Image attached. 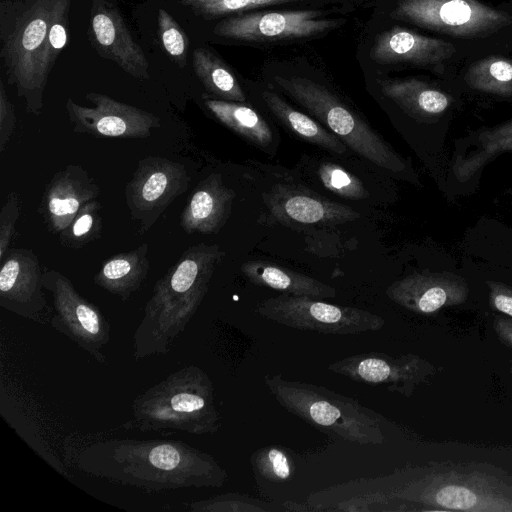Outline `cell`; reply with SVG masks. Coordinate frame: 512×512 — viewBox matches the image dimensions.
Wrapping results in <instances>:
<instances>
[{"label":"cell","mask_w":512,"mask_h":512,"mask_svg":"<svg viewBox=\"0 0 512 512\" xmlns=\"http://www.w3.org/2000/svg\"><path fill=\"white\" fill-rule=\"evenodd\" d=\"M158 32L166 53L181 67L186 65L188 38L165 9H158Z\"/></svg>","instance_id":"cell-34"},{"label":"cell","mask_w":512,"mask_h":512,"mask_svg":"<svg viewBox=\"0 0 512 512\" xmlns=\"http://www.w3.org/2000/svg\"><path fill=\"white\" fill-rule=\"evenodd\" d=\"M204 104L218 121L245 140L259 147L272 143L273 133L269 124L245 103L206 98Z\"/></svg>","instance_id":"cell-25"},{"label":"cell","mask_w":512,"mask_h":512,"mask_svg":"<svg viewBox=\"0 0 512 512\" xmlns=\"http://www.w3.org/2000/svg\"><path fill=\"white\" fill-rule=\"evenodd\" d=\"M315 10L266 11L232 15L213 28L219 37L240 41H270L311 37L334 28Z\"/></svg>","instance_id":"cell-14"},{"label":"cell","mask_w":512,"mask_h":512,"mask_svg":"<svg viewBox=\"0 0 512 512\" xmlns=\"http://www.w3.org/2000/svg\"><path fill=\"white\" fill-rule=\"evenodd\" d=\"M16 115L14 107L6 93L4 84L0 81V152L2 153L14 133Z\"/></svg>","instance_id":"cell-36"},{"label":"cell","mask_w":512,"mask_h":512,"mask_svg":"<svg viewBox=\"0 0 512 512\" xmlns=\"http://www.w3.org/2000/svg\"><path fill=\"white\" fill-rule=\"evenodd\" d=\"M391 16L464 38L486 37L512 22L509 14L477 0H399Z\"/></svg>","instance_id":"cell-9"},{"label":"cell","mask_w":512,"mask_h":512,"mask_svg":"<svg viewBox=\"0 0 512 512\" xmlns=\"http://www.w3.org/2000/svg\"><path fill=\"white\" fill-rule=\"evenodd\" d=\"M193 68L205 89L221 100L246 102V96L227 65L207 48L193 51Z\"/></svg>","instance_id":"cell-27"},{"label":"cell","mask_w":512,"mask_h":512,"mask_svg":"<svg viewBox=\"0 0 512 512\" xmlns=\"http://www.w3.org/2000/svg\"><path fill=\"white\" fill-rule=\"evenodd\" d=\"M125 429L163 435H212L222 426L209 375L196 365L169 374L136 396Z\"/></svg>","instance_id":"cell-4"},{"label":"cell","mask_w":512,"mask_h":512,"mask_svg":"<svg viewBox=\"0 0 512 512\" xmlns=\"http://www.w3.org/2000/svg\"><path fill=\"white\" fill-rule=\"evenodd\" d=\"M190 176L184 165L170 159L149 156L138 162L125 188L126 204L140 231H148L167 207L189 185Z\"/></svg>","instance_id":"cell-11"},{"label":"cell","mask_w":512,"mask_h":512,"mask_svg":"<svg viewBox=\"0 0 512 512\" xmlns=\"http://www.w3.org/2000/svg\"><path fill=\"white\" fill-rule=\"evenodd\" d=\"M262 99L274 116L300 139L331 153L344 154L347 146L329 129L310 116L294 109L278 94L266 90Z\"/></svg>","instance_id":"cell-24"},{"label":"cell","mask_w":512,"mask_h":512,"mask_svg":"<svg viewBox=\"0 0 512 512\" xmlns=\"http://www.w3.org/2000/svg\"><path fill=\"white\" fill-rule=\"evenodd\" d=\"M382 93L406 111L438 114L449 105V98L417 79H382Z\"/></svg>","instance_id":"cell-26"},{"label":"cell","mask_w":512,"mask_h":512,"mask_svg":"<svg viewBox=\"0 0 512 512\" xmlns=\"http://www.w3.org/2000/svg\"><path fill=\"white\" fill-rule=\"evenodd\" d=\"M455 53L452 43L394 27L375 39L371 57L380 63L436 65Z\"/></svg>","instance_id":"cell-20"},{"label":"cell","mask_w":512,"mask_h":512,"mask_svg":"<svg viewBox=\"0 0 512 512\" xmlns=\"http://www.w3.org/2000/svg\"><path fill=\"white\" fill-rule=\"evenodd\" d=\"M91 34L102 57L112 60L135 78L149 79V63L144 51L133 39L120 12L104 0L93 1Z\"/></svg>","instance_id":"cell-17"},{"label":"cell","mask_w":512,"mask_h":512,"mask_svg":"<svg viewBox=\"0 0 512 512\" xmlns=\"http://www.w3.org/2000/svg\"><path fill=\"white\" fill-rule=\"evenodd\" d=\"M275 82L358 155L394 172L404 168L383 137L326 87L296 76H276Z\"/></svg>","instance_id":"cell-6"},{"label":"cell","mask_w":512,"mask_h":512,"mask_svg":"<svg viewBox=\"0 0 512 512\" xmlns=\"http://www.w3.org/2000/svg\"><path fill=\"white\" fill-rule=\"evenodd\" d=\"M264 384L286 411L326 434L359 445L385 441L383 418L357 399L281 374H266Z\"/></svg>","instance_id":"cell-5"},{"label":"cell","mask_w":512,"mask_h":512,"mask_svg":"<svg viewBox=\"0 0 512 512\" xmlns=\"http://www.w3.org/2000/svg\"><path fill=\"white\" fill-rule=\"evenodd\" d=\"M100 187L78 164H69L53 175L43 192L39 213L47 228L59 234L88 202L97 199Z\"/></svg>","instance_id":"cell-16"},{"label":"cell","mask_w":512,"mask_h":512,"mask_svg":"<svg viewBox=\"0 0 512 512\" xmlns=\"http://www.w3.org/2000/svg\"><path fill=\"white\" fill-rule=\"evenodd\" d=\"M395 498L429 510L512 512V488L481 472H430L398 489Z\"/></svg>","instance_id":"cell-7"},{"label":"cell","mask_w":512,"mask_h":512,"mask_svg":"<svg viewBox=\"0 0 512 512\" xmlns=\"http://www.w3.org/2000/svg\"><path fill=\"white\" fill-rule=\"evenodd\" d=\"M467 83L478 90L512 94V60L499 56L474 62L466 73Z\"/></svg>","instance_id":"cell-28"},{"label":"cell","mask_w":512,"mask_h":512,"mask_svg":"<svg viewBox=\"0 0 512 512\" xmlns=\"http://www.w3.org/2000/svg\"><path fill=\"white\" fill-rule=\"evenodd\" d=\"M490 304L495 310L512 318V289L500 284H491Z\"/></svg>","instance_id":"cell-37"},{"label":"cell","mask_w":512,"mask_h":512,"mask_svg":"<svg viewBox=\"0 0 512 512\" xmlns=\"http://www.w3.org/2000/svg\"><path fill=\"white\" fill-rule=\"evenodd\" d=\"M225 253L217 244L189 247L155 284L133 336L136 361L167 354L204 300Z\"/></svg>","instance_id":"cell-2"},{"label":"cell","mask_w":512,"mask_h":512,"mask_svg":"<svg viewBox=\"0 0 512 512\" xmlns=\"http://www.w3.org/2000/svg\"><path fill=\"white\" fill-rule=\"evenodd\" d=\"M86 107L68 98L65 108L75 133L97 137L146 138L153 128L161 126L156 115L138 107L117 101L108 95L90 92Z\"/></svg>","instance_id":"cell-13"},{"label":"cell","mask_w":512,"mask_h":512,"mask_svg":"<svg viewBox=\"0 0 512 512\" xmlns=\"http://www.w3.org/2000/svg\"><path fill=\"white\" fill-rule=\"evenodd\" d=\"M43 286L52 296L54 313L50 325L97 362L106 363L102 350L110 341L111 326L99 307L84 298L57 270H44Z\"/></svg>","instance_id":"cell-10"},{"label":"cell","mask_w":512,"mask_h":512,"mask_svg":"<svg viewBox=\"0 0 512 512\" xmlns=\"http://www.w3.org/2000/svg\"><path fill=\"white\" fill-rule=\"evenodd\" d=\"M194 512H270L271 504L239 493H226L189 504Z\"/></svg>","instance_id":"cell-32"},{"label":"cell","mask_w":512,"mask_h":512,"mask_svg":"<svg viewBox=\"0 0 512 512\" xmlns=\"http://www.w3.org/2000/svg\"><path fill=\"white\" fill-rule=\"evenodd\" d=\"M492 327L498 339L504 345L512 348V318L495 317Z\"/></svg>","instance_id":"cell-38"},{"label":"cell","mask_w":512,"mask_h":512,"mask_svg":"<svg viewBox=\"0 0 512 512\" xmlns=\"http://www.w3.org/2000/svg\"><path fill=\"white\" fill-rule=\"evenodd\" d=\"M386 295L407 310L430 315L444 307L463 303L467 287L460 280L440 275L414 274L393 282Z\"/></svg>","instance_id":"cell-18"},{"label":"cell","mask_w":512,"mask_h":512,"mask_svg":"<svg viewBox=\"0 0 512 512\" xmlns=\"http://www.w3.org/2000/svg\"><path fill=\"white\" fill-rule=\"evenodd\" d=\"M328 370L360 384L384 386L389 392L406 397L436 372L428 360L416 354L395 357L375 351L339 359L329 364Z\"/></svg>","instance_id":"cell-12"},{"label":"cell","mask_w":512,"mask_h":512,"mask_svg":"<svg viewBox=\"0 0 512 512\" xmlns=\"http://www.w3.org/2000/svg\"><path fill=\"white\" fill-rule=\"evenodd\" d=\"M266 205L278 220L302 224H340L360 214L351 207L285 185L273 187Z\"/></svg>","instance_id":"cell-19"},{"label":"cell","mask_w":512,"mask_h":512,"mask_svg":"<svg viewBox=\"0 0 512 512\" xmlns=\"http://www.w3.org/2000/svg\"><path fill=\"white\" fill-rule=\"evenodd\" d=\"M101 209L97 199L83 206L69 226L59 233L60 243L68 248H80L96 240L102 229Z\"/></svg>","instance_id":"cell-29"},{"label":"cell","mask_w":512,"mask_h":512,"mask_svg":"<svg viewBox=\"0 0 512 512\" xmlns=\"http://www.w3.org/2000/svg\"><path fill=\"white\" fill-rule=\"evenodd\" d=\"M71 0H1V51L6 75L35 116L57 56L49 43L53 20Z\"/></svg>","instance_id":"cell-3"},{"label":"cell","mask_w":512,"mask_h":512,"mask_svg":"<svg viewBox=\"0 0 512 512\" xmlns=\"http://www.w3.org/2000/svg\"><path fill=\"white\" fill-rule=\"evenodd\" d=\"M256 474L271 482L283 483L294 475V460L285 447L267 446L251 455Z\"/></svg>","instance_id":"cell-30"},{"label":"cell","mask_w":512,"mask_h":512,"mask_svg":"<svg viewBox=\"0 0 512 512\" xmlns=\"http://www.w3.org/2000/svg\"><path fill=\"white\" fill-rule=\"evenodd\" d=\"M20 216V200L16 192H10L0 211V261L9 250L16 233V223Z\"/></svg>","instance_id":"cell-35"},{"label":"cell","mask_w":512,"mask_h":512,"mask_svg":"<svg viewBox=\"0 0 512 512\" xmlns=\"http://www.w3.org/2000/svg\"><path fill=\"white\" fill-rule=\"evenodd\" d=\"M255 311L286 327L333 335L378 331L385 323L381 316L368 310L284 293L258 302Z\"/></svg>","instance_id":"cell-8"},{"label":"cell","mask_w":512,"mask_h":512,"mask_svg":"<svg viewBox=\"0 0 512 512\" xmlns=\"http://www.w3.org/2000/svg\"><path fill=\"white\" fill-rule=\"evenodd\" d=\"M43 272L30 249L12 248L1 260L0 306L37 323H47L50 310L43 292Z\"/></svg>","instance_id":"cell-15"},{"label":"cell","mask_w":512,"mask_h":512,"mask_svg":"<svg viewBox=\"0 0 512 512\" xmlns=\"http://www.w3.org/2000/svg\"><path fill=\"white\" fill-rule=\"evenodd\" d=\"M147 252L148 245L144 243L112 256L103 262L93 278L94 283L123 301L129 300L147 278L150 267Z\"/></svg>","instance_id":"cell-23"},{"label":"cell","mask_w":512,"mask_h":512,"mask_svg":"<svg viewBox=\"0 0 512 512\" xmlns=\"http://www.w3.org/2000/svg\"><path fill=\"white\" fill-rule=\"evenodd\" d=\"M317 173L324 187L340 197L350 200H362L368 197L362 182L335 163H322Z\"/></svg>","instance_id":"cell-33"},{"label":"cell","mask_w":512,"mask_h":512,"mask_svg":"<svg viewBox=\"0 0 512 512\" xmlns=\"http://www.w3.org/2000/svg\"><path fill=\"white\" fill-rule=\"evenodd\" d=\"M509 371L512 375V359H510V361H509Z\"/></svg>","instance_id":"cell-39"},{"label":"cell","mask_w":512,"mask_h":512,"mask_svg":"<svg viewBox=\"0 0 512 512\" xmlns=\"http://www.w3.org/2000/svg\"><path fill=\"white\" fill-rule=\"evenodd\" d=\"M240 270L252 284L284 294L316 299L332 298L336 295L334 287L268 261L249 260L241 265Z\"/></svg>","instance_id":"cell-22"},{"label":"cell","mask_w":512,"mask_h":512,"mask_svg":"<svg viewBox=\"0 0 512 512\" xmlns=\"http://www.w3.org/2000/svg\"><path fill=\"white\" fill-rule=\"evenodd\" d=\"M235 193L220 174L213 173L198 184L181 214L187 234H215L230 216Z\"/></svg>","instance_id":"cell-21"},{"label":"cell","mask_w":512,"mask_h":512,"mask_svg":"<svg viewBox=\"0 0 512 512\" xmlns=\"http://www.w3.org/2000/svg\"><path fill=\"white\" fill-rule=\"evenodd\" d=\"M196 15L204 19L232 16L236 13L280 3L301 0H178Z\"/></svg>","instance_id":"cell-31"},{"label":"cell","mask_w":512,"mask_h":512,"mask_svg":"<svg viewBox=\"0 0 512 512\" xmlns=\"http://www.w3.org/2000/svg\"><path fill=\"white\" fill-rule=\"evenodd\" d=\"M75 462L86 475L146 493L220 488L228 479L212 455L181 440H101L82 448Z\"/></svg>","instance_id":"cell-1"}]
</instances>
